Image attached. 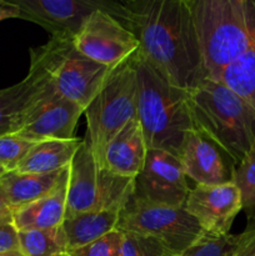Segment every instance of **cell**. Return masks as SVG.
I'll list each match as a JSON object with an SVG mask.
<instances>
[{
  "label": "cell",
  "mask_w": 255,
  "mask_h": 256,
  "mask_svg": "<svg viewBox=\"0 0 255 256\" xmlns=\"http://www.w3.org/2000/svg\"><path fill=\"white\" fill-rule=\"evenodd\" d=\"M104 10L134 34L138 52L172 85L189 92L208 78L190 0H104Z\"/></svg>",
  "instance_id": "1"
},
{
  "label": "cell",
  "mask_w": 255,
  "mask_h": 256,
  "mask_svg": "<svg viewBox=\"0 0 255 256\" xmlns=\"http://www.w3.org/2000/svg\"><path fill=\"white\" fill-rule=\"evenodd\" d=\"M192 130L214 142L232 166L255 145V110L220 80L206 78L188 92Z\"/></svg>",
  "instance_id": "2"
},
{
  "label": "cell",
  "mask_w": 255,
  "mask_h": 256,
  "mask_svg": "<svg viewBox=\"0 0 255 256\" xmlns=\"http://www.w3.org/2000/svg\"><path fill=\"white\" fill-rule=\"evenodd\" d=\"M132 60L136 72V119L146 149L179 158L185 135L192 130L188 92L170 84L138 50Z\"/></svg>",
  "instance_id": "3"
},
{
  "label": "cell",
  "mask_w": 255,
  "mask_h": 256,
  "mask_svg": "<svg viewBox=\"0 0 255 256\" xmlns=\"http://www.w3.org/2000/svg\"><path fill=\"white\" fill-rule=\"evenodd\" d=\"M209 79L220 80L255 39V0H190Z\"/></svg>",
  "instance_id": "4"
},
{
  "label": "cell",
  "mask_w": 255,
  "mask_h": 256,
  "mask_svg": "<svg viewBox=\"0 0 255 256\" xmlns=\"http://www.w3.org/2000/svg\"><path fill=\"white\" fill-rule=\"evenodd\" d=\"M84 115L88 130L85 140L98 164L105 168L109 142L136 118V72L132 56L110 70Z\"/></svg>",
  "instance_id": "5"
},
{
  "label": "cell",
  "mask_w": 255,
  "mask_h": 256,
  "mask_svg": "<svg viewBox=\"0 0 255 256\" xmlns=\"http://www.w3.org/2000/svg\"><path fill=\"white\" fill-rule=\"evenodd\" d=\"M30 62L42 68L58 92L84 112L112 70L82 54L72 39L60 38H52L42 46L30 49Z\"/></svg>",
  "instance_id": "6"
},
{
  "label": "cell",
  "mask_w": 255,
  "mask_h": 256,
  "mask_svg": "<svg viewBox=\"0 0 255 256\" xmlns=\"http://www.w3.org/2000/svg\"><path fill=\"white\" fill-rule=\"evenodd\" d=\"M132 189L134 179L119 176L100 166L90 145L82 140L69 165L65 218L124 206Z\"/></svg>",
  "instance_id": "7"
},
{
  "label": "cell",
  "mask_w": 255,
  "mask_h": 256,
  "mask_svg": "<svg viewBox=\"0 0 255 256\" xmlns=\"http://www.w3.org/2000/svg\"><path fill=\"white\" fill-rule=\"evenodd\" d=\"M118 230L154 238L176 255L205 234L185 206L150 204L132 195L120 212Z\"/></svg>",
  "instance_id": "8"
},
{
  "label": "cell",
  "mask_w": 255,
  "mask_h": 256,
  "mask_svg": "<svg viewBox=\"0 0 255 256\" xmlns=\"http://www.w3.org/2000/svg\"><path fill=\"white\" fill-rule=\"evenodd\" d=\"M72 42L85 56L110 69L124 62L139 49L134 34L104 9L89 15Z\"/></svg>",
  "instance_id": "9"
},
{
  "label": "cell",
  "mask_w": 255,
  "mask_h": 256,
  "mask_svg": "<svg viewBox=\"0 0 255 256\" xmlns=\"http://www.w3.org/2000/svg\"><path fill=\"white\" fill-rule=\"evenodd\" d=\"M190 188L180 159L164 150H148L140 174L134 179L132 196L166 206H185Z\"/></svg>",
  "instance_id": "10"
},
{
  "label": "cell",
  "mask_w": 255,
  "mask_h": 256,
  "mask_svg": "<svg viewBox=\"0 0 255 256\" xmlns=\"http://www.w3.org/2000/svg\"><path fill=\"white\" fill-rule=\"evenodd\" d=\"M84 109L58 92L48 79L44 92L15 135L35 142L72 139Z\"/></svg>",
  "instance_id": "11"
},
{
  "label": "cell",
  "mask_w": 255,
  "mask_h": 256,
  "mask_svg": "<svg viewBox=\"0 0 255 256\" xmlns=\"http://www.w3.org/2000/svg\"><path fill=\"white\" fill-rule=\"evenodd\" d=\"M186 212L206 234H230L235 218L242 210V195L234 182L220 185H195L185 202Z\"/></svg>",
  "instance_id": "12"
},
{
  "label": "cell",
  "mask_w": 255,
  "mask_h": 256,
  "mask_svg": "<svg viewBox=\"0 0 255 256\" xmlns=\"http://www.w3.org/2000/svg\"><path fill=\"white\" fill-rule=\"evenodd\" d=\"M19 19L35 22L52 38L74 39L92 12L104 9V0H15Z\"/></svg>",
  "instance_id": "13"
},
{
  "label": "cell",
  "mask_w": 255,
  "mask_h": 256,
  "mask_svg": "<svg viewBox=\"0 0 255 256\" xmlns=\"http://www.w3.org/2000/svg\"><path fill=\"white\" fill-rule=\"evenodd\" d=\"M225 155L214 142L195 130L185 135L179 159L186 178L196 185H220L232 180Z\"/></svg>",
  "instance_id": "14"
},
{
  "label": "cell",
  "mask_w": 255,
  "mask_h": 256,
  "mask_svg": "<svg viewBox=\"0 0 255 256\" xmlns=\"http://www.w3.org/2000/svg\"><path fill=\"white\" fill-rule=\"evenodd\" d=\"M46 84V74L39 65L30 62L29 72L22 82L0 89V136L16 134L22 129Z\"/></svg>",
  "instance_id": "15"
},
{
  "label": "cell",
  "mask_w": 255,
  "mask_h": 256,
  "mask_svg": "<svg viewBox=\"0 0 255 256\" xmlns=\"http://www.w3.org/2000/svg\"><path fill=\"white\" fill-rule=\"evenodd\" d=\"M146 154L142 126L134 118L108 145L105 168L115 175L135 179L142 170Z\"/></svg>",
  "instance_id": "16"
},
{
  "label": "cell",
  "mask_w": 255,
  "mask_h": 256,
  "mask_svg": "<svg viewBox=\"0 0 255 256\" xmlns=\"http://www.w3.org/2000/svg\"><path fill=\"white\" fill-rule=\"evenodd\" d=\"M68 169L50 174L4 172L0 176V199L12 212H15L54 192L68 174Z\"/></svg>",
  "instance_id": "17"
},
{
  "label": "cell",
  "mask_w": 255,
  "mask_h": 256,
  "mask_svg": "<svg viewBox=\"0 0 255 256\" xmlns=\"http://www.w3.org/2000/svg\"><path fill=\"white\" fill-rule=\"evenodd\" d=\"M68 174L54 192L12 212V220L18 232L48 230L62 226L66 215Z\"/></svg>",
  "instance_id": "18"
},
{
  "label": "cell",
  "mask_w": 255,
  "mask_h": 256,
  "mask_svg": "<svg viewBox=\"0 0 255 256\" xmlns=\"http://www.w3.org/2000/svg\"><path fill=\"white\" fill-rule=\"evenodd\" d=\"M122 208L124 206H114L102 212H82L65 218L62 229L66 235L69 252L85 246L112 230H116Z\"/></svg>",
  "instance_id": "19"
},
{
  "label": "cell",
  "mask_w": 255,
  "mask_h": 256,
  "mask_svg": "<svg viewBox=\"0 0 255 256\" xmlns=\"http://www.w3.org/2000/svg\"><path fill=\"white\" fill-rule=\"evenodd\" d=\"M82 139L44 140L32 146L15 172L22 174H50L69 168Z\"/></svg>",
  "instance_id": "20"
},
{
  "label": "cell",
  "mask_w": 255,
  "mask_h": 256,
  "mask_svg": "<svg viewBox=\"0 0 255 256\" xmlns=\"http://www.w3.org/2000/svg\"><path fill=\"white\" fill-rule=\"evenodd\" d=\"M220 82L240 95L255 110V39L249 49L224 70Z\"/></svg>",
  "instance_id": "21"
},
{
  "label": "cell",
  "mask_w": 255,
  "mask_h": 256,
  "mask_svg": "<svg viewBox=\"0 0 255 256\" xmlns=\"http://www.w3.org/2000/svg\"><path fill=\"white\" fill-rule=\"evenodd\" d=\"M19 250L25 256H68L66 235L62 225L48 230L19 232Z\"/></svg>",
  "instance_id": "22"
},
{
  "label": "cell",
  "mask_w": 255,
  "mask_h": 256,
  "mask_svg": "<svg viewBox=\"0 0 255 256\" xmlns=\"http://www.w3.org/2000/svg\"><path fill=\"white\" fill-rule=\"evenodd\" d=\"M232 182L242 195V210L255 220V145L232 170Z\"/></svg>",
  "instance_id": "23"
},
{
  "label": "cell",
  "mask_w": 255,
  "mask_h": 256,
  "mask_svg": "<svg viewBox=\"0 0 255 256\" xmlns=\"http://www.w3.org/2000/svg\"><path fill=\"white\" fill-rule=\"evenodd\" d=\"M242 240V232L215 236L205 232L196 242L178 256H230Z\"/></svg>",
  "instance_id": "24"
},
{
  "label": "cell",
  "mask_w": 255,
  "mask_h": 256,
  "mask_svg": "<svg viewBox=\"0 0 255 256\" xmlns=\"http://www.w3.org/2000/svg\"><path fill=\"white\" fill-rule=\"evenodd\" d=\"M122 232V256H178L154 238L128 232Z\"/></svg>",
  "instance_id": "25"
},
{
  "label": "cell",
  "mask_w": 255,
  "mask_h": 256,
  "mask_svg": "<svg viewBox=\"0 0 255 256\" xmlns=\"http://www.w3.org/2000/svg\"><path fill=\"white\" fill-rule=\"evenodd\" d=\"M35 144V142L15 134L0 136V166L5 172H15Z\"/></svg>",
  "instance_id": "26"
},
{
  "label": "cell",
  "mask_w": 255,
  "mask_h": 256,
  "mask_svg": "<svg viewBox=\"0 0 255 256\" xmlns=\"http://www.w3.org/2000/svg\"><path fill=\"white\" fill-rule=\"evenodd\" d=\"M122 232L112 230L100 239L69 252V256H122Z\"/></svg>",
  "instance_id": "27"
},
{
  "label": "cell",
  "mask_w": 255,
  "mask_h": 256,
  "mask_svg": "<svg viewBox=\"0 0 255 256\" xmlns=\"http://www.w3.org/2000/svg\"><path fill=\"white\" fill-rule=\"evenodd\" d=\"M18 229L12 220V212L0 214V254L19 250Z\"/></svg>",
  "instance_id": "28"
},
{
  "label": "cell",
  "mask_w": 255,
  "mask_h": 256,
  "mask_svg": "<svg viewBox=\"0 0 255 256\" xmlns=\"http://www.w3.org/2000/svg\"><path fill=\"white\" fill-rule=\"evenodd\" d=\"M230 256H255V225L242 232V240Z\"/></svg>",
  "instance_id": "29"
},
{
  "label": "cell",
  "mask_w": 255,
  "mask_h": 256,
  "mask_svg": "<svg viewBox=\"0 0 255 256\" xmlns=\"http://www.w3.org/2000/svg\"><path fill=\"white\" fill-rule=\"evenodd\" d=\"M12 18H20V9L14 2L0 0V22Z\"/></svg>",
  "instance_id": "30"
},
{
  "label": "cell",
  "mask_w": 255,
  "mask_h": 256,
  "mask_svg": "<svg viewBox=\"0 0 255 256\" xmlns=\"http://www.w3.org/2000/svg\"><path fill=\"white\" fill-rule=\"evenodd\" d=\"M0 256H25L20 250H15V252H4V254H0Z\"/></svg>",
  "instance_id": "31"
},
{
  "label": "cell",
  "mask_w": 255,
  "mask_h": 256,
  "mask_svg": "<svg viewBox=\"0 0 255 256\" xmlns=\"http://www.w3.org/2000/svg\"><path fill=\"white\" fill-rule=\"evenodd\" d=\"M12 212V210H10L9 208L5 205V202L0 199V214H2V212Z\"/></svg>",
  "instance_id": "32"
},
{
  "label": "cell",
  "mask_w": 255,
  "mask_h": 256,
  "mask_svg": "<svg viewBox=\"0 0 255 256\" xmlns=\"http://www.w3.org/2000/svg\"><path fill=\"white\" fill-rule=\"evenodd\" d=\"M4 172H5V170H4V169H2V166H0V176H2V174H4Z\"/></svg>",
  "instance_id": "33"
},
{
  "label": "cell",
  "mask_w": 255,
  "mask_h": 256,
  "mask_svg": "<svg viewBox=\"0 0 255 256\" xmlns=\"http://www.w3.org/2000/svg\"><path fill=\"white\" fill-rule=\"evenodd\" d=\"M68 256H69V255H68Z\"/></svg>",
  "instance_id": "34"
}]
</instances>
